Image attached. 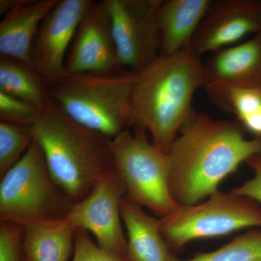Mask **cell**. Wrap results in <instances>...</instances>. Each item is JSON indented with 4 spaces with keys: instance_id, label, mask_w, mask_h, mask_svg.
Here are the masks:
<instances>
[{
    "instance_id": "cell-1",
    "label": "cell",
    "mask_w": 261,
    "mask_h": 261,
    "mask_svg": "<svg viewBox=\"0 0 261 261\" xmlns=\"http://www.w3.org/2000/svg\"><path fill=\"white\" fill-rule=\"evenodd\" d=\"M239 123L193 111L168 152L170 192L178 206L200 203L220 183L261 152V137L247 139Z\"/></svg>"
},
{
    "instance_id": "cell-2",
    "label": "cell",
    "mask_w": 261,
    "mask_h": 261,
    "mask_svg": "<svg viewBox=\"0 0 261 261\" xmlns=\"http://www.w3.org/2000/svg\"><path fill=\"white\" fill-rule=\"evenodd\" d=\"M202 57L191 47L160 54L137 73L132 95V126L148 130L152 144L168 154L173 141L195 110L194 94L205 86Z\"/></svg>"
},
{
    "instance_id": "cell-3",
    "label": "cell",
    "mask_w": 261,
    "mask_h": 261,
    "mask_svg": "<svg viewBox=\"0 0 261 261\" xmlns=\"http://www.w3.org/2000/svg\"><path fill=\"white\" fill-rule=\"evenodd\" d=\"M32 128L51 177L72 203L87 198L113 171L112 140L76 123L51 100Z\"/></svg>"
},
{
    "instance_id": "cell-4",
    "label": "cell",
    "mask_w": 261,
    "mask_h": 261,
    "mask_svg": "<svg viewBox=\"0 0 261 261\" xmlns=\"http://www.w3.org/2000/svg\"><path fill=\"white\" fill-rule=\"evenodd\" d=\"M137 73H65L48 88L51 102L80 125L113 140L132 126Z\"/></svg>"
},
{
    "instance_id": "cell-5",
    "label": "cell",
    "mask_w": 261,
    "mask_h": 261,
    "mask_svg": "<svg viewBox=\"0 0 261 261\" xmlns=\"http://www.w3.org/2000/svg\"><path fill=\"white\" fill-rule=\"evenodd\" d=\"M73 203L57 186L42 147L33 141L1 178L0 221L21 225L66 218Z\"/></svg>"
},
{
    "instance_id": "cell-6",
    "label": "cell",
    "mask_w": 261,
    "mask_h": 261,
    "mask_svg": "<svg viewBox=\"0 0 261 261\" xmlns=\"http://www.w3.org/2000/svg\"><path fill=\"white\" fill-rule=\"evenodd\" d=\"M135 127V134L126 129L111 140L113 169L126 197L161 219L179 207L170 192L168 154L149 142L147 130Z\"/></svg>"
},
{
    "instance_id": "cell-7",
    "label": "cell",
    "mask_w": 261,
    "mask_h": 261,
    "mask_svg": "<svg viewBox=\"0 0 261 261\" xmlns=\"http://www.w3.org/2000/svg\"><path fill=\"white\" fill-rule=\"evenodd\" d=\"M161 235L171 249L179 250L198 239L225 236L245 228H261V205L233 192H216L205 202L179 206L159 219Z\"/></svg>"
},
{
    "instance_id": "cell-8",
    "label": "cell",
    "mask_w": 261,
    "mask_h": 261,
    "mask_svg": "<svg viewBox=\"0 0 261 261\" xmlns=\"http://www.w3.org/2000/svg\"><path fill=\"white\" fill-rule=\"evenodd\" d=\"M105 1L121 66L140 71L161 54L158 12L162 0Z\"/></svg>"
},
{
    "instance_id": "cell-9",
    "label": "cell",
    "mask_w": 261,
    "mask_h": 261,
    "mask_svg": "<svg viewBox=\"0 0 261 261\" xmlns=\"http://www.w3.org/2000/svg\"><path fill=\"white\" fill-rule=\"evenodd\" d=\"M125 196V187L113 169L87 198L73 204L67 219L77 228L93 233L103 250L128 260V241L120 214V203Z\"/></svg>"
},
{
    "instance_id": "cell-10",
    "label": "cell",
    "mask_w": 261,
    "mask_h": 261,
    "mask_svg": "<svg viewBox=\"0 0 261 261\" xmlns=\"http://www.w3.org/2000/svg\"><path fill=\"white\" fill-rule=\"evenodd\" d=\"M91 0H59L43 20L33 42L32 65L47 88L65 74V62Z\"/></svg>"
},
{
    "instance_id": "cell-11",
    "label": "cell",
    "mask_w": 261,
    "mask_h": 261,
    "mask_svg": "<svg viewBox=\"0 0 261 261\" xmlns=\"http://www.w3.org/2000/svg\"><path fill=\"white\" fill-rule=\"evenodd\" d=\"M125 70L118 60L106 1H93L81 20L68 49L65 73H118Z\"/></svg>"
},
{
    "instance_id": "cell-12",
    "label": "cell",
    "mask_w": 261,
    "mask_h": 261,
    "mask_svg": "<svg viewBox=\"0 0 261 261\" xmlns=\"http://www.w3.org/2000/svg\"><path fill=\"white\" fill-rule=\"evenodd\" d=\"M261 34V0L212 1L191 44L202 57Z\"/></svg>"
},
{
    "instance_id": "cell-13",
    "label": "cell",
    "mask_w": 261,
    "mask_h": 261,
    "mask_svg": "<svg viewBox=\"0 0 261 261\" xmlns=\"http://www.w3.org/2000/svg\"><path fill=\"white\" fill-rule=\"evenodd\" d=\"M204 69L207 94L233 87L261 89V34L212 53Z\"/></svg>"
},
{
    "instance_id": "cell-14",
    "label": "cell",
    "mask_w": 261,
    "mask_h": 261,
    "mask_svg": "<svg viewBox=\"0 0 261 261\" xmlns=\"http://www.w3.org/2000/svg\"><path fill=\"white\" fill-rule=\"evenodd\" d=\"M58 1L25 0L6 13L0 22V56L32 66L33 42L43 20Z\"/></svg>"
},
{
    "instance_id": "cell-15",
    "label": "cell",
    "mask_w": 261,
    "mask_h": 261,
    "mask_svg": "<svg viewBox=\"0 0 261 261\" xmlns=\"http://www.w3.org/2000/svg\"><path fill=\"white\" fill-rule=\"evenodd\" d=\"M212 0H162L158 12L161 54L172 55L191 46Z\"/></svg>"
},
{
    "instance_id": "cell-16",
    "label": "cell",
    "mask_w": 261,
    "mask_h": 261,
    "mask_svg": "<svg viewBox=\"0 0 261 261\" xmlns=\"http://www.w3.org/2000/svg\"><path fill=\"white\" fill-rule=\"evenodd\" d=\"M120 214L128 231V261L171 260L174 255L161 235L159 219L145 214L126 196L121 199Z\"/></svg>"
},
{
    "instance_id": "cell-17",
    "label": "cell",
    "mask_w": 261,
    "mask_h": 261,
    "mask_svg": "<svg viewBox=\"0 0 261 261\" xmlns=\"http://www.w3.org/2000/svg\"><path fill=\"white\" fill-rule=\"evenodd\" d=\"M27 261H69L77 228L66 218L23 225Z\"/></svg>"
},
{
    "instance_id": "cell-18",
    "label": "cell",
    "mask_w": 261,
    "mask_h": 261,
    "mask_svg": "<svg viewBox=\"0 0 261 261\" xmlns=\"http://www.w3.org/2000/svg\"><path fill=\"white\" fill-rule=\"evenodd\" d=\"M0 91L44 111L50 99L42 77L32 66L0 56Z\"/></svg>"
},
{
    "instance_id": "cell-19",
    "label": "cell",
    "mask_w": 261,
    "mask_h": 261,
    "mask_svg": "<svg viewBox=\"0 0 261 261\" xmlns=\"http://www.w3.org/2000/svg\"><path fill=\"white\" fill-rule=\"evenodd\" d=\"M169 261H261V228H255L210 252L197 253L192 258Z\"/></svg>"
},
{
    "instance_id": "cell-20",
    "label": "cell",
    "mask_w": 261,
    "mask_h": 261,
    "mask_svg": "<svg viewBox=\"0 0 261 261\" xmlns=\"http://www.w3.org/2000/svg\"><path fill=\"white\" fill-rule=\"evenodd\" d=\"M33 141L32 126L0 121V179L20 161Z\"/></svg>"
},
{
    "instance_id": "cell-21",
    "label": "cell",
    "mask_w": 261,
    "mask_h": 261,
    "mask_svg": "<svg viewBox=\"0 0 261 261\" xmlns=\"http://www.w3.org/2000/svg\"><path fill=\"white\" fill-rule=\"evenodd\" d=\"M43 112L32 103L0 91V121L32 127L41 119Z\"/></svg>"
},
{
    "instance_id": "cell-22",
    "label": "cell",
    "mask_w": 261,
    "mask_h": 261,
    "mask_svg": "<svg viewBox=\"0 0 261 261\" xmlns=\"http://www.w3.org/2000/svg\"><path fill=\"white\" fill-rule=\"evenodd\" d=\"M23 226L17 223H0V261H23Z\"/></svg>"
},
{
    "instance_id": "cell-23",
    "label": "cell",
    "mask_w": 261,
    "mask_h": 261,
    "mask_svg": "<svg viewBox=\"0 0 261 261\" xmlns=\"http://www.w3.org/2000/svg\"><path fill=\"white\" fill-rule=\"evenodd\" d=\"M73 261H128L117 257L96 245L88 231L77 228L74 239Z\"/></svg>"
},
{
    "instance_id": "cell-24",
    "label": "cell",
    "mask_w": 261,
    "mask_h": 261,
    "mask_svg": "<svg viewBox=\"0 0 261 261\" xmlns=\"http://www.w3.org/2000/svg\"><path fill=\"white\" fill-rule=\"evenodd\" d=\"M246 163L253 171V176L242 186L231 191L237 195L249 197L261 205V152L251 156Z\"/></svg>"
},
{
    "instance_id": "cell-25",
    "label": "cell",
    "mask_w": 261,
    "mask_h": 261,
    "mask_svg": "<svg viewBox=\"0 0 261 261\" xmlns=\"http://www.w3.org/2000/svg\"><path fill=\"white\" fill-rule=\"evenodd\" d=\"M23 261H27V260H25V257H24V256H23Z\"/></svg>"
}]
</instances>
